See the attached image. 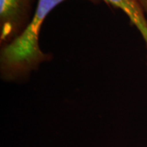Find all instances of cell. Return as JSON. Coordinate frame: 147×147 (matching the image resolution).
<instances>
[{"mask_svg":"<svg viewBox=\"0 0 147 147\" xmlns=\"http://www.w3.org/2000/svg\"><path fill=\"white\" fill-rule=\"evenodd\" d=\"M67 0H38L36 9L26 30L9 44L1 47L0 75L7 82H22L43 62L52 60V55L40 49L39 34L49 13ZM97 4L100 0H86Z\"/></svg>","mask_w":147,"mask_h":147,"instance_id":"obj_1","label":"cell"},{"mask_svg":"<svg viewBox=\"0 0 147 147\" xmlns=\"http://www.w3.org/2000/svg\"><path fill=\"white\" fill-rule=\"evenodd\" d=\"M138 5L141 7V8L143 11L145 16H146L147 19V0H136Z\"/></svg>","mask_w":147,"mask_h":147,"instance_id":"obj_4","label":"cell"},{"mask_svg":"<svg viewBox=\"0 0 147 147\" xmlns=\"http://www.w3.org/2000/svg\"><path fill=\"white\" fill-rule=\"evenodd\" d=\"M107 5L123 11L131 23L137 27L147 47V19L136 0H102Z\"/></svg>","mask_w":147,"mask_h":147,"instance_id":"obj_3","label":"cell"},{"mask_svg":"<svg viewBox=\"0 0 147 147\" xmlns=\"http://www.w3.org/2000/svg\"><path fill=\"white\" fill-rule=\"evenodd\" d=\"M34 0H0V46L9 44L26 30Z\"/></svg>","mask_w":147,"mask_h":147,"instance_id":"obj_2","label":"cell"}]
</instances>
